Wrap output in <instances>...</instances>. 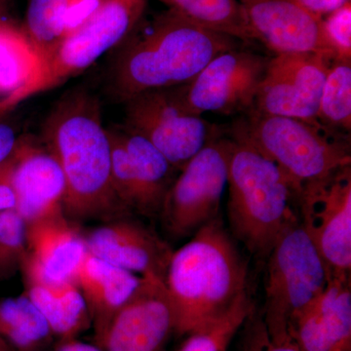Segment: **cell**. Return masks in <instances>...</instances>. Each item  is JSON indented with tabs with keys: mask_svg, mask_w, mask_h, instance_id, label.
Instances as JSON below:
<instances>
[{
	"mask_svg": "<svg viewBox=\"0 0 351 351\" xmlns=\"http://www.w3.org/2000/svg\"><path fill=\"white\" fill-rule=\"evenodd\" d=\"M147 6V0H104L89 19L64 36L8 108L61 86L117 47L143 20Z\"/></svg>",
	"mask_w": 351,
	"mask_h": 351,
	"instance_id": "52a82bcc",
	"label": "cell"
},
{
	"mask_svg": "<svg viewBox=\"0 0 351 351\" xmlns=\"http://www.w3.org/2000/svg\"><path fill=\"white\" fill-rule=\"evenodd\" d=\"M0 334L14 351H48L57 339L25 294L0 302Z\"/></svg>",
	"mask_w": 351,
	"mask_h": 351,
	"instance_id": "603a6c76",
	"label": "cell"
},
{
	"mask_svg": "<svg viewBox=\"0 0 351 351\" xmlns=\"http://www.w3.org/2000/svg\"><path fill=\"white\" fill-rule=\"evenodd\" d=\"M125 104L124 126L149 141L179 171L223 131L182 108L169 88L138 94Z\"/></svg>",
	"mask_w": 351,
	"mask_h": 351,
	"instance_id": "9c48e42d",
	"label": "cell"
},
{
	"mask_svg": "<svg viewBox=\"0 0 351 351\" xmlns=\"http://www.w3.org/2000/svg\"><path fill=\"white\" fill-rule=\"evenodd\" d=\"M12 156L0 165V211L15 208L16 198L12 184Z\"/></svg>",
	"mask_w": 351,
	"mask_h": 351,
	"instance_id": "1f68e13d",
	"label": "cell"
},
{
	"mask_svg": "<svg viewBox=\"0 0 351 351\" xmlns=\"http://www.w3.org/2000/svg\"><path fill=\"white\" fill-rule=\"evenodd\" d=\"M41 60L23 29L0 23V108H9L16 95L38 75Z\"/></svg>",
	"mask_w": 351,
	"mask_h": 351,
	"instance_id": "7402d4cb",
	"label": "cell"
},
{
	"mask_svg": "<svg viewBox=\"0 0 351 351\" xmlns=\"http://www.w3.org/2000/svg\"><path fill=\"white\" fill-rule=\"evenodd\" d=\"M140 23L117 46L110 71V94L123 103L145 92L186 84L215 57L245 45L171 9Z\"/></svg>",
	"mask_w": 351,
	"mask_h": 351,
	"instance_id": "7a4b0ae2",
	"label": "cell"
},
{
	"mask_svg": "<svg viewBox=\"0 0 351 351\" xmlns=\"http://www.w3.org/2000/svg\"><path fill=\"white\" fill-rule=\"evenodd\" d=\"M351 276H332L291 323L300 351H351Z\"/></svg>",
	"mask_w": 351,
	"mask_h": 351,
	"instance_id": "ac0fdd59",
	"label": "cell"
},
{
	"mask_svg": "<svg viewBox=\"0 0 351 351\" xmlns=\"http://www.w3.org/2000/svg\"><path fill=\"white\" fill-rule=\"evenodd\" d=\"M254 41L279 54L317 53L336 58L324 17L299 0H239Z\"/></svg>",
	"mask_w": 351,
	"mask_h": 351,
	"instance_id": "5bb4252c",
	"label": "cell"
},
{
	"mask_svg": "<svg viewBox=\"0 0 351 351\" xmlns=\"http://www.w3.org/2000/svg\"><path fill=\"white\" fill-rule=\"evenodd\" d=\"M0 351H14L0 334Z\"/></svg>",
	"mask_w": 351,
	"mask_h": 351,
	"instance_id": "e575fe53",
	"label": "cell"
},
{
	"mask_svg": "<svg viewBox=\"0 0 351 351\" xmlns=\"http://www.w3.org/2000/svg\"><path fill=\"white\" fill-rule=\"evenodd\" d=\"M242 328L243 332L240 351H300L293 341L286 343L272 341L262 314L255 308L249 314Z\"/></svg>",
	"mask_w": 351,
	"mask_h": 351,
	"instance_id": "f1b7e54d",
	"label": "cell"
},
{
	"mask_svg": "<svg viewBox=\"0 0 351 351\" xmlns=\"http://www.w3.org/2000/svg\"><path fill=\"white\" fill-rule=\"evenodd\" d=\"M232 126L278 166L297 199L309 184L351 165L350 135L323 126L254 110Z\"/></svg>",
	"mask_w": 351,
	"mask_h": 351,
	"instance_id": "5b68a950",
	"label": "cell"
},
{
	"mask_svg": "<svg viewBox=\"0 0 351 351\" xmlns=\"http://www.w3.org/2000/svg\"><path fill=\"white\" fill-rule=\"evenodd\" d=\"M27 257L24 263L54 280H75L87 253L83 232L63 209L25 223Z\"/></svg>",
	"mask_w": 351,
	"mask_h": 351,
	"instance_id": "d6986e66",
	"label": "cell"
},
{
	"mask_svg": "<svg viewBox=\"0 0 351 351\" xmlns=\"http://www.w3.org/2000/svg\"><path fill=\"white\" fill-rule=\"evenodd\" d=\"M52 351H105L97 345L83 343L76 339L69 341H59L56 348Z\"/></svg>",
	"mask_w": 351,
	"mask_h": 351,
	"instance_id": "836d02e7",
	"label": "cell"
},
{
	"mask_svg": "<svg viewBox=\"0 0 351 351\" xmlns=\"http://www.w3.org/2000/svg\"><path fill=\"white\" fill-rule=\"evenodd\" d=\"M165 284L178 336L218 317L247 291L246 265L219 217L173 252Z\"/></svg>",
	"mask_w": 351,
	"mask_h": 351,
	"instance_id": "3957f363",
	"label": "cell"
},
{
	"mask_svg": "<svg viewBox=\"0 0 351 351\" xmlns=\"http://www.w3.org/2000/svg\"><path fill=\"white\" fill-rule=\"evenodd\" d=\"M141 280L142 276L87 252L76 271L75 281L86 304L97 346L101 348L113 316L131 297Z\"/></svg>",
	"mask_w": 351,
	"mask_h": 351,
	"instance_id": "ffe728a7",
	"label": "cell"
},
{
	"mask_svg": "<svg viewBox=\"0 0 351 351\" xmlns=\"http://www.w3.org/2000/svg\"><path fill=\"white\" fill-rule=\"evenodd\" d=\"M168 9L196 24L244 44L255 43L239 0H160Z\"/></svg>",
	"mask_w": 351,
	"mask_h": 351,
	"instance_id": "cb8c5ba5",
	"label": "cell"
},
{
	"mask_svg": "<svg viewBox=\"0 0 351 351\" xmlns=\"http://www.w3.org/2000/svg\"><path fill=\"white\" fill-rule=\"evenodd\" d=\"M27 254L25 221L15 208L0 211V278L21 270Z\"/></svg>",
	"mask_w": 351,
	"mask_h": 351,
	"instance_id": "83f0119b",
	"label": "cell"
},
{
	"mask_svg": "<svg viewBox=\"0 0 351 351\" xmlns=\"http://www.w3.org/2000/svg\"><path fill=\"white\" fill-rule=\"evenodd\" d=\"M317 120L327 130L350 135L351 60L332 59L321 93Z\"/></svg>",
	"mask_w": 351,
	"mask_h": 351,
	"instance_id": "d4e9b609",
	"label": "cell"
},
{
	"mask_svg": "<svg viewBox=\"0 0 351 351\" xmlns=\"http://www.w3.org/2000/svg\"><path fill=\"white\" fill-rule=\"evenodd\" d=\"M19 140L15 131L6 124H0V165L5 163L17 149Z\"/></svg>",
	"mask_w": 351,
	"mask_h": 351,
	"instance_id": "d6a6232c",
	"label": "cell"
},
{
	"mask_svg": "<svg viewBox=\"0 0 351 351\" xmlns=\"http://www.w3.org/2000/svg\"><path fill=\"white\" fill-rule=\"evenodd\" d=\"M324 25L336 58L351 60V2L324 16Z\"/></svg>",
	"mask_w": 351,
	"mask_h": 351,
	"instance_id": "f546056e",
	"label": "cell"
},
{
	"mask_svg": "<svg viewBox=\"0 0 351 351\" xmlns=\"http://www.w3.org/2000/svg\"><path fill=\"white\" fill-rule=\"evenodd\" d=\"M175 329V315L165 280L147 274L108 327L105 351H159Z\"/></svg>",
	"mask_w": 351,
	"mask_h": 351,
	"instance_id": "9a60e30c",
	"label": "cell"
},
{
	"mask_svg": "<svg viewBox=\"0 0 351 351\" xmlns=\"http://www.w3.org/2000/svg\"><path fill=\"white\" fill-rule=\"evenodd\" d=\"M43 144L63 170L66 218L106 221L132 214L113 189L112 143L94 95L78 90L58 101L44 123Z\"/></svg>",
	"mask_w": 351,
	"mask_h": 351,
	"instance_id": "6da1fadb",
	"label": "cell"
},
{
	"mask_svg": "<svg viewBox=\"0 0 351 351\" xmlns=\"http://www.w3.org/2000/svg\"><path fill=\"white\" fill-rule=\"evenodd\" d=\"M159 351H160V350H159Z\"/></svg>",
	"mask_w": 351,
	"mask_h": 351,
	"instance_id": "8d00e7d4",
	"label": "cell"
},
{
	"mask_svg": "<svg viewBox=\"0 0 351 351\" xmlns=\"http://www.w3.org/2000/svg\"><path fill=\"white\" fill-rule=\"evenodd\" d=\"M68 6L69 0L29 1L23 31L38 52L41 66L64 38Z\"/></svg>",
	"mask_w": 351,
	"mask_h": 351,
	"instance_id": "484cf974",
	"label": "cell"
},
{
	"mask_svg": "<svg viewBox=\"0 0 351 351\" xmlns=\"http://www.w3.org/2000/svg\"><path fill=\"white\" fill-rule=\"evenodd\" d=\"M87 252L133 274L166 279L173 249L135 215L104 221L83 233Z\"/></svg>",
	"mask_w": 351,
	"mask_h": 351,
	"instance_id": "2e32d148",
	"label": "cell"
},
{
	"mask_svg": "<svg viewBox=\"0 0 351 351\" xmlns=\"http://www.w3.org/2000/svg\"><path fill=\"white\" fill-rule=\"evenodd\" d=\"M254 308L248 291H245L228 311L189 334L179 351H228Z\"/></svg>",
	"mask_w": 351,
	"mask_h": 351,
	"instance_id": "4316f807",
	"label": "cell"
},
{
	"mask_svg": "<svg viewBox=\"0 0 351 351\" xmlns=\"http://www.w3.org/2000/svg\"><path fill=\"white\" fill-rule=\"evenodd\" d=\"M226 135L230 230L249 253L267 258L277 239L299 221L297 198L274 161L234 127Z\"/></svg>",
	"mask_w": 351,
	"mask_h": 351,
	"instance_id": "277c9868",
	"label": "cell"
},
{
	"mask_svg": "<svg viewBox=\"0 0 351 351\" xmlns=\"http://www.w3.org/2000/svg\"><path fill=\"white\" fill-rule=\"evenodd\" d=\"M270 58L243 47L215 57L191 82L169 88L188 112L232 115L251 112Z\"/></svg>",
	"mask_w": 351,
	"mask_h": 351,
	"instance_id": "30bf717a",
	"label": "cell"
},
{
	"mask_svg": "<svg viewBox=\"0 0 351 351\" xmlns=\"http://www.w3.org/2000/svg\"><path fill=\"white\" fill-rule=\"evenodd\" d=\"M226 144L223 128V133L201 149L176 178L158 217L171 239L193 237L219 217L228 182Z\"/></svg>",
	"mask_w": 351,
	"mask_h": 351,
	"instance_id": "ba28073f",
	"label": "cell"
},
{
	"mask_svg": "<svg viewBox=\"0 0 351 351\" xmlns=\"http://www.w3.org/2000/svg\"><path fill=\"white\" fill-rule=\"evenodd\" d=\"M115 195L130 213L158 218L180 171L144 137L125 126L108 130Z\"/></svg>",
	"mask_w": 351,
	"mask_h": 351,
	"instance_id": "8fae6325",
	"label": "cell"
},
{
	"mask_svg": "<svg viewBox=\"0 0 351 351\" xmlns=\"http://www.w3.org/2000/svg\"><path fill=\"white\" fill-rule=\"evenodd\" d=\"M25 294L47 319L59 341H69L91 326L89 313L75 280H54L23 263Z\"/></svg>",
	"mask_w": 351,
	"mask_h": 351,
	"instance_id": "44dd1931",
	"label": "cell"
},
{
	"mask_svg": "<svg viewBox=\"0 0 351 351\" xmlns=\"http://www.w3.org/2000/svg\"><path fill=\"white\" fill-rule=\"evenodd\" d=\"M103 1L104 0H69L64 36L75 31L85 21L89 19Z\"/></svg>",
	"mask_w": 351,
	"mask_h": 351,
	"instance_id": "4dcf8cb0",
	"label": "cell"
},
{
	"mask_svg": "<svg viewBox=\"0 0 351 351\" xmlns=\"http://www.w3.org/2000/svg\"><path fill=\"white\" fill-rule=\"evenodd\" d=\"M11 184L15 210L25 223L63 209L66 193L63 170L43 144L19 141L12 156Z\"/></svg>",
	"mask_w": 351,
	"mask_h": 351,
	"instance_id": "e0dca14e",
	"label": "cell"
},
{
	"mask_svg": "<svg viewBox=\"0 0 351 351\" xmlns=\"http://www.w3.org/2000/svg\"><path fill=\"white\" fill-rule=\"evenodd\" d=\"M263 319L276 343L291 341L293 320L326 288L331 274L300 219L277 239L267 258Z\"/></svg>",
	"mask_w": 351,
	"mask_h": 351,
	"instance_id": "8992f818",
	"label": "cell"
},
{
	"mask_svg": "<svg viewBox=\"0 0 351 351\" xmlns=\"http://www.w3.org/2000/svg\"><path fill=\"white\" fill-rule=\"evenodd\" d=\"M332 59L317 53L270 58L253 110L321 126L318 106Z\"/></svg>",
	"mask_w": 351,
	"mask_h": 351,
	"instance_id": "4fadbf2b",
	"label": "cell"
},
{
	"mask_svg": "<svg viewBox=\"0 0 351 351\" xmlns=\"http://www.w3.org/2000/svg\"><path fill=\"white\" fill-rule=\"evenodd\" d=\"M300 223L332 276H351V165L302 189Z\"/></svg>",
	"mask_w": 351,
	"mask_h": 351,
	"instance_id": "7c38bea8",
	"label": "cell"
},
{
	"mask_svg": "<svg viewBox=\"0 0 351 351\" xmlns=\"http://www.w3.org/2000/svg\"><path fill=\"white\" fill-rule=\"evenodd\" d=\"M6 0H0V23L4 22L3 15L6 11Z\"/></svg>",
	"mask_w": 351,
	"mask_h": 351,
	"instance_id": "d590c367",
	"label": "cell"
}]
</instances>
